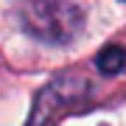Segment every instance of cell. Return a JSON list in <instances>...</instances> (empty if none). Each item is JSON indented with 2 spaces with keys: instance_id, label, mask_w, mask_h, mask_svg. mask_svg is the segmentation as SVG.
<instances>
[{
  "instance_id": "1",
  "label": "cell",
  "mask_w": 126,
  "mask_h": 126,
  "mask_svg": "<svg viewBox=\"0 0 126 126\" xmlns=\"http://www.w3.org/2000/svg\"><path fill=\"white\" fill-rule=\"evenodd\" d=\"M17 14L23 31L45 45H67L84 28V9L73 3H23Z\"/></svg>"
},
{
  "instance_id": "2",
  "label": "cell",
  "mask_w": 126,
  "mask_h": 126,
  "mask_svg": "<svg viewBox=\"0 0 126 126\" xmlns=\"http://www.w3.org/2000/svg\"><path fill=\"white\" fill-rule=\"evenodd\" d=\"M87 90H90L87 81H81L76 76H59V79H53L45 90L36 95L34 115H31V123L28 126H45V123H50V118H53L59 109L70 107V104L76 101L81 93H87Z\"/></svg>"
},
{
  "instance_id": "3",
  "label": "cell",
  "mask_w": 126,
  "mask_h": 126,
  "mask_svg": "<svg viewBox=\"0 0 126 126\" xmlns=\"http://www.w3.org/2000/svg\"><path fill=\"white\" fill-rule=\"evenodd\" d=\"M95 64H98V70L101 73H107V76H112V73H121L126 67V50L121 45H109V48H104L98 59H95Z\"/></svg>"
}]
</instances>
